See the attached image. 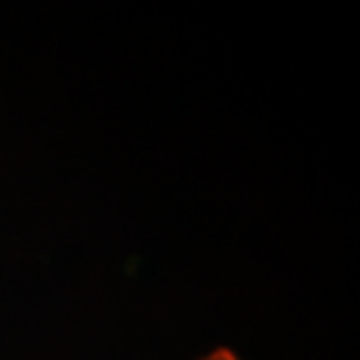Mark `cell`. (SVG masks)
<instances>
[{"mask_svg":"<svg viewBox=\"0 0 360 360\" xmlns=\"http://www.w3.org/2000/svg\"><path fill=\"white\" fill-rule=\"evenodd\" d=\"M201 360H239V356L234 354L232 349H227V347H220V349H215L211 351L208 356H204Z\"/></svg>","mask_w":360,"mask_h":360,"instance_id":"cell-1","label":"cell"}]
</instances>
